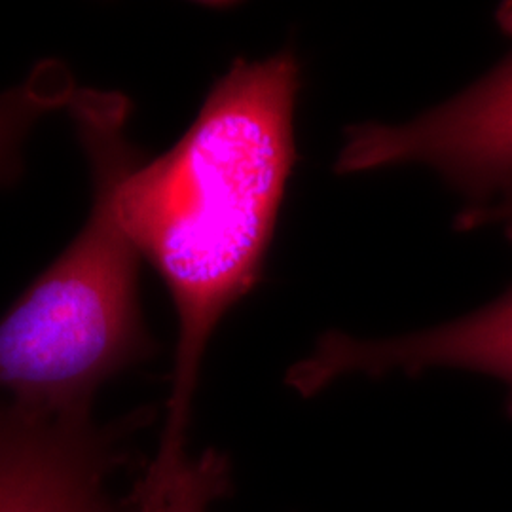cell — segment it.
Returning <instances> with one entry per match:
<instances>
[{"mask_svg": "<svg viewBox=\"0 0 512 512\" xmlns=\"http://www.w3.org/2000/svg\"><path fill=\"white\" fill-rule=\"evenodd\" d=\"M300 67L293 52L236 59L192 126L116 190L122 226L162 275L179 336L164 431L141 478L162 492L186 456L203 355L222 317L255 285L291 177Z\"/></svg>", "mask_w": 512, "mask_h": 512, "instance_id": "1", "label": "cell"}, {"mask_svg": "<svg viewBox=\"0 0 512 512\" xmlns=\"http://www.w3.org/2000/svg\"><path fill=\"white\" fill-rule=\"evenodd\" d=\"M67 112L92 171V211L69 247L0 319V391L50 416H92L95 393L154 353L139 306V258L116 190L141 160L131 101L78 88Z\"/></svg>", "mask_w": 512, "mask_h": 512, "instance_id": "2", "label": "cell"}, {"mask_svg": "<svg viewBox=\"0 0 512 512\" xmlns=\"http://www.w3.org/2000/svg\"><path fill=\"white\" fill-rule=\"evenodd\" d=\"M495 18L512 38V0ZM420 164L482 207L512 190V50L456 97L404 124L365 122L344 131L338 175Z\"/></svg>", "mask_w": 512, "mask_h": 512, "instance_id": "3", "label": "cell"}, {"mask_svg": "<svg viewBox=\"0 0 512 512\" xmlns=\"http://www.w3.org/2000/svg\"><path fill=\"white\" fill-rule=\"evenodd\" d=\"M152 412L97 423L0 403V512H141L110 480L126 463V440Z\"/></svg>", "mask_w": 512, "mask_h": 512, "instance_id": "4", "label": "cell"}, {"mask_svg": "<svg viewBox=\"0 0 512 512\" xmlns=\"http://www.w3.org/2000/svg\"><path fill=\"white\" fill-rule=\"evenodd\" d=\"M433 368L494 378L507 389L505 410L512 418V289L459 319L393 338L325 332L310 355L291 366L287 385L310 399L351 376L380 380L403 374L414 378Z\"/></svg>", "mask_w": 512, "mask_h": 512, "instance_id": "5", "label": "cell"}, {"mask_svg": "<svg viewBox=\"0 0 512 512\" xmlns=\"http://www.w3.org/2000/svg\"><path fill=\"white\" fill-rule=\"evenodd\" d=\"M232 488L230 461L217 450L184 461L164 492L156 497H135L141 512H209Z\"/></svg>", "mask_w": 512, "mask_h": 512, "instance_id": "6", "label": "cell"}, {"mask_svg": "<svg viewBox=\"0 0 512 512\" xmlns=\"http://www.w3.org/2000/svg\"><path fill=\"white\" fill-rule=\"evenodd\" d=\"M486 226H505L511 232L512 190L488 205L465 207L456 217V228L459 232H471Z\"/></svg>", "mask_w": 512, "mask_h": 512, "instance_id": "7", "label": "cell"}]
</instances>
